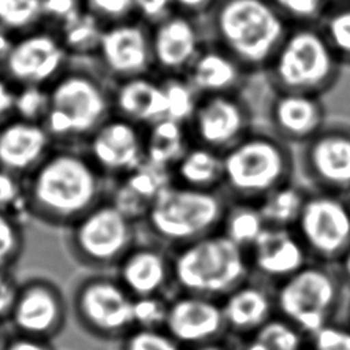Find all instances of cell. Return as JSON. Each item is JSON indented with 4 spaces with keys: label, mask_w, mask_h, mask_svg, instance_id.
<instances>
[{
    "label": "cell",
    "mask_w": 350,
    "mask_h": 350,
    "mask_svg": "<svg viewBox=\"0 0 350 350\" xmlns=\"http://www.w3.org/2000/svg\"><path fill=\"white\" fill-rule=\"evenodd\" d=\"M204 23L208 40L249 74L264 72L291 27L272 0H217Z\"/></svg>",
    "instance_id": "obj_1"
},
{
    "label": "cell",
    "mask_w": 350,
    "mask_h": 350,
    "mask_svg": "<svg viewBox=\"0 0 350 350\" xmlns=\"http://www.w3.org/2000/svg\"><path fill=\"white\" fill-rule=\"evenodd\" d=\"M25 189L30 215L53 224H74L101 202L103 180L90 159L59 150L30 172Z\"/></svg>",
    "instance_id": "obj_2"
},
{
    "label": "cell",
    "mask_w": 350,
    "mask_h": 350,
    "mask_svg": "<svg viewBox=\"0 0 350 350\" xmlns=\"http://www.w3.org/2000/svg\"><path fill=\"white\" fill-rule=\"evenodd\" d=\"M71 59L68 67L48 86L49 108L42 120L52 138L92 135L105 120L112 105L93 60Z\"/></svg>",
    "instance_id": "obj_3"
},
{
    "label": "cell",
    "mask_w": 350,
    "mask_h": 350,
    "mask_svg": "<svg viewBox=\"0 0 350 350\" xmlns=\"http://www.w3.org/2000/svg\"><path fill=\"white\" fill-rule=\"evenodd\" d=\"M223 186L234 201L258 204L279 186L293 180L295 170L290 144L265 131H249L223 153Z\"/></svg>",
    "instance_id": "obj_4"
},
{
    "label": "cell",
    "mask_w": 350,
    "mask_h": 350,
    "mask_svg": "<svg viewBox=\"0 0 350 350\" xmlns=\"http://www.w3.org/2000/svg\"><path fill=\"white\" fill-rule=\"evenodd\" d=\"M342 63L317 23L293 25L272 56L265 78L273 92L320 96L338 81Z\"/></svg>",
    "instance_id": "obj_5"
},
{
    "label": "cell",
    "mask_w": 350,
    "mask_h": 350,
    "mask_svg": "<svg viewBox=\"0 0 350 350\" xmlns=\"http://www.w3.org/2000/svg\"><path fill=\"white\" fill-rule=\"evenodd\" d=\"M174 282L189 294L223 299L249 280L247 252L223 232L179 246L171 260Z\"/></svg>",
    "instance_id": "obj_6"
},
{
    "label": "cell",
    "mask_w": 350,
    "mask_h": 350,
    "mask_svg": "<svg viewBox=\"0 0 350 350\" xmlns=\"http://www.w3.org/2000/svg\"><path fill=\"white\" fill-rule=\"evenodd\" d=\"M345 284L338 268L316 261L309 262L273 288L276 314L310 336L335 321Z\"/></svg>",
    "instance_id": "obj_7"
},
{
    "label": "cell",
    "mask_w": 350,
    "mask_h": 350,
    "mask_svg": "<svg viewBox=\"0 0 350 350\" xmlns=\"http://www.w3.org/2000/svg\"><path fill=\"white\" fill-rule=\"evenodd\" d=\"M227 206L217 190L171 183L159 194L145 220L156 237L183 246L219 232Z\"/></svg>",
    "instance_id": "obj_8"
},
{
    "label": "cell",
    "mask_w": 350,
    "mask_h": 350,
    "mask_svg": "<svg viewBox=\"0 0 350 350\" xmlns=\"http://www.w3.org/2000/svg\"><path fill=\"white\" fill-rule=\"evenodd\" d=\"M294 230L310 260L336 265L350 247V202L342 196L309 191Z\"/></svg>",
    "instance_id": "obj_9"
},
{
    "label": "cell",
    "mask_w": 350,
    "mask_h": 350,
    "mask_svg": "<svg viewBox=\"0 0 350 350\" xmlns=\"http://www.w3.org/2000/svg\"><path fill=\"white\" fill-rule=\"evenodd\" d=\"M71 56L56 29L42 25L15 38L0 71L15 86H49L70 64Z\"/></svg>",
    "instance_id": "obj_10"
},
{
    "label": "cell",
    "mask_w": 350,
    "mask_h": 350,
    "mask_svg": "<svg viewBox=\"0 0 350 350\" xmlns=\"http://www.w3.org/2000/svg\"><path fill=\"white\" fill-rule=\"evenodd\" d=\"M134 223L109 201L79 217L71 230V246L90 265L118 264L131 249Z\"/></svg>",
    "instance_id": "obj_11"
},
{
    "label": "cell",
    "mask_w": 350,
    "mask_h": 350,
    "mask_svg": "<svg viewBox=\"0 0 350 350\" xmlns=\"http://www.w3.org/2000/svg\"><path fill=\"white\" fill-rule=\"evenodd\" d=\"M299 167L313 191L350 197V126L325 124L302 144Z\"/></svg>",
    "instance_id": "obj_12"
},
{
    "label": "cell",
    "mask_w": 350,
    "mask_h": 350,
    "mask_svg": "<svg viewBox=\"0 0 350 350\" xmlns=\"http://www.w3.org/2000/svg\"><path fill=\"white\" fill-rule=\"evenodd\" d=\"M134 297L116 279H86L75 291V314L92 334L103 338L126 336L134 329Z\"/></svg>",
    "instance_id": "obj_13"
},
{
    "label": "cell",
    "mask_w": 350,
    "mask_h": 350,
    "mask_svg": "<svg viewBox=\"0 0 350 350\" xmlns=\"http://www.w3.org/2000/svg\"><path fill=\"white\" fill-rule=\"evenodd\" d=\"M92 60L113 82L153 74L150 26L138 18L104 26Z\"/></svg>",
    "instance_id": "obj_14"
},
{
    "label": "cell",
    "mask_w": 350,
    "mask_h": 350,
    "mask_svg": "<svg viewBox=\"0 0 350 350\" xmlns=\"http://www.w3.org/2000/svg\"><path fill=\"white\" fill-rule=\"evenodd\" d=\"M206 42L208 34L204 19L174 11L150 26L153 74L160 78L185 77Z\"/></svg>",
    "instance_id": "obj_15"
},
{
    "label": "cell",
    "mask_w": 350,
    "mask_h": 350,
    "mask_svg": "<svg viewBox=\"0 0 350 350\" xmlns=\"http://www.w3.org/2000/svg\"><path fill=\"white\" fill-rule=\"evenodd\" d=\"M190 123L200 145L224 153L252 131V113L238 93L201 96Z\"/></svg>",
    "instance_id": "obj_16"
},
{
    "label": "cell",
    "mask_w": 350,
    "mask_h": 350,
    "mask_svg": "<svg viewBox=\"0 0 350 350\" xmlns=\"http://www.w3.org/2000/svg\"><path fill=\"white\" fill-rule=\"evenodd\" d=\"M183 349L220 342L227 332L221 302L185 293L168 304L164 328Z\"/></svg>",
    "instance_id": "obj_17"
},
{
    "label": "cell",
    "mask_w": 350,
    "mask_h": 350,
    "mask_svg": "<svg viewBox=\"0 0 350 350\" xmlns=\"http://www.w3.org/2000/svg\"><path fill=\"white\" fill-rule=\"evenodd\" d=\"M10 321L16 334L49 340L66 321V305L59 288L41 279L18 287Z\"/></svg>",
    "instance_id": "obj_18"
},
{
    "label": "cell",
    "mask_w": 350,
    "mask_h": 350,
    "mask_svg": "<svg viewBox=\"0 0 350 350\" xmlns=\"http://www.w3.org/2000/svg\"><path fill=\"white\" fill-rule=\"evenodd\" d=\"M89 159L100 172L123 176L145 163V137L124 118L107 119L90 135Z\"/></svg>",
    "instance_id": "obj_19"
},
{
    "label": "cell",
    "mask_w": 350,
    "mask_h": 350,
    "mask_svg": "<svg viewBox=\"0 0 350 350\" xmlns=\"http://www.w3.org/2000/svg\"><path fill=\"white\" fill-rule=\"evenodd\" d=\"M252 271L280 283L310 262V256L294 228L267 226L247 250Z\"/></svg>",
    "instance_id": "obj_20"
},
{
    "label": "cell",
    "mask_w": 350,
    "mask_h": 350,
    "mask_svg": "<svg viewBox=\"0 0 350 350\" xmlns=\"http://www.w3.org/2000/svg\"><path fill=\"white\" fill-rule=\"evenodd\" d=\"M272 133L288 144H304L325 126L320 96L275 92L268 111Z\"/></svg>",
    "instance_id": "obj_21"
},
{
    "label": "cell",
    "mask_w": 350,
    "mask_h": 350,
    "mask_svg": "<svg viewBox=\"0 0 350 350\" xmlns=\"http://www.w3.org/2000/svg\"><path fill=\"white\" fill-rule=\"evenodd\" d=\"M51 138L42 123L7 120L0 126V168L15 175L30 174L49 154Z\"/></svg>",
    "instance_id": "obj_22"
},
{
    "label": "cell",
    "mask_w": 350,
    "mask_h": 350,
    "mask_svg": "<svg viewBox=\"0 0 350 350\" xmlns=\"http://www.w3.org/2000/svg\"><path fill=\"white\" fill-rule=\"evenodd\" d=\"M227 332L238 336H254L276 316L273 290L246 280L221 301Z\"/></svg>",
    "instance_id": "obj_23"
},
{
    "label": "cell",
    "mask_w": 350,
    "mask_h": 350,
    "mask_svg": "<svg viewBox=\"0 0 350 350\" xmlns=\"http://www.w3.org/2000/svg\"><path fill=\"white\" fill-rule=\"evenodd\" d=\"M171 176V170L145 161L120 176L109 202L133 223L146 219L159 194L172 183Z\"/></svg>",
    "instance_id": "obj_24"
},
{
    "label": "cell",
    "mask_w": 350,
    "mask_h": 350,
    "mask_svg": "<svg viewBox=\"0 0 350 350\" xmlns=\"http://www.w3.org/2000/svg\"><path fill=\"white\" fill-rule=\"evenodd\" d=\"M250 74L223 48L208 40L185 78L200 96L238 93Z\"/></svg>",
    "instance_id": "obj_25"
},
{
    "label": "cell",
    "mask_w": 350,
    "mask_h": 350,
    "mask_svg": "<svg viewBox=\"0 0 350 350\" xmlns=\"http://www.w3.org/2000/svg\"><path fill=\"white\" fill-rule=\"evenodd\" d=\"M112 105L135 124H149L165 118V96L160 77L138 75L115 82Z\"/></svg>",
    "instance_id": "obj_26"
},
{
    "label": "cell",
    "mask_w": 350,
    "mask_h": 350,
    "mask_svg": "<svg viewBox=\"0 0 350 350\" xmlns=\"http://www.w3.org/2000/svg\"><path fill=\"white\" fill-rule=\"evenodd\" d=\"M171 278V260L152 246L131 247L118 262V280L134 298L160 295Z\"/></svg>",
    "instance_id": "obj_27"
},
{
    "label": "cell",
    "mask_w": 350,
    "mask_h": 350,
    "mask_svg": "<svg viewBox=\"0 0 350 350\" xmlns=\"http://www.w3.org/2000/svg\"><path fill=\"white\" fill-rule=\"evenodd\" d=\"M172 170L179 185L198 190H217L224 182L223 153L200 144L190 146Z\"/></svg>",
    "instance_id": "obj_28"
},
{
    "label": "cell",
    "mask_w": 350,
    "mask_h": 350,
    "mask_svg": "<svg viewBox=\"0 0 350 350\" xmlns=\"http://www.w3.org/2000/svg\"><path fill=\"white\" fill-rule=\"evenodd\" d=\"M189 148L185 124L164 118L153 123L145 137V161L172 170Z\"/></svg>",
    "instance_id": "obj_29"
},
{
    "label": "cell",
    "mask_w": 350,
    "mask_h": 350,
    "mask_svg": "<svg viewBox=\"0 0 350 350\" xmlns=\"http://www.w3.org/2000/svg\"><path fill=\"white\" fill-rule=\"evenodd\" d=\"M265 227L267 223L258 204L234 201L227 206L220 232L247 252Z\"/></svg>",
    "instance_id": "obj_30"
},
{
    "label": "cell",
    "mask_w": 350,
    "mask_h": 350,
    "mask_svg": "<svg viewBox=\"0 0 350 350\" xmlns=\"http://www.w3.org/2000/svg\"><path fill=\"white\" fill-rule=\"evenodd\" d=\"M308 193L309 191L297 186L291 180L265 196L258 202V206L267 226L294 228L302 212Z\"/></svg>",
    "instance_id": "obj_31"
},
{
    "label": "cell",
    "mask_w": 350,
    "mask_h": 350,
    "mask_svg": "<svg viewBox=\"0 0 350 350\" xmlns=\"http://www.w3.org/2000/svg\"><path fill=\"white\" fill-rule=\"evenodd\" d=\"M56 30L71 57L93 59L101 40L104 25L83 10Z\"/></svg>",
    "instance_id": "obj_32"
},
{
    "label": "cell",
    "mask_w": 350,
    "mask_h": 350,
    "mask_svg": "<svg viewBox=\"0 0 350 350\" xmlns=\"http://www.w3.org/2000/svg\"><path fill=\"white\" fill-rule=\"evenodd\" d=\"M317 25L342 66H350V3L329 4Z\"/></svg>",
    "instance_id": "obj_33"
},
{
    "label": "cell",
    "mask_w": 350,
    "mask_h": 350,
    "mask_svg": "<svg viewBox=\"0 0 350 350\" xmlns=\"http://www.w3.org/2000/svg\"><path fill=\"white\" fill-rule=\"evenodd\" d=\"M44 23L42 0H0V29L14 38Z\"/></svg>",
    "instance_id": "obj_34"
},
{
    "label": "cell",
    "mask_w": 350,
    "mask_h": 350,
    "mask_svg": "<svg viewBox=\"0 0 350 350\" xmlns=\"http://www.w3.org/2000/svg\"><path fill=\"white\" fill-rule=\"evenodd\" d=\"M165 96V118L185 124L191 122L201 96L183 75L160 78Z\"/></svg>",
    "instance_id": "obj_35"
},
{
    "label": "cell",
    "mask_w": 350,
    "mask_h": 350,
    "mask_svg": "<svg viewBox=\"0 0 350 350\" xmlns=\"http://www.w3.org/2000/svg\"><path fill=\"white\" fill-rule=\"evenodd\" d=\"M268 350H306L308 336L280 316H273L256 335Z\"/></svg>",
    "instance_id": "obj_36"
},
{
    "label": "cell",
    "mask_w": 350,
    "mask_h": 350,
    "mask_svg": "<svg viewBox=\"0 0 350 350\" xmlns=\"http://www.w3.org/2000/svg\"><path fill=\"white\" fill-rule=\"evenodd\" d=\"M49 108V92L46 86L26 85L16 88L14 113L18 119L37 122L45 118Z\"/></svg>",
    "instance_id": "obj_37"
},
{
    "label": "cell",
    "mask_w": 350,
    "mask_h": 350,
    "mask_svg": "<svg viewBox=\"0 0 350 350\" xmlns=\"http://www.w3.org/2000/svg\"><path fill=\"white\" fill-rule=\"evenodd\" d=\"M0 211L14 219L22 213H30L26 189L18 179V175L0 168Z\"/></svg>",
    "instance_id": "obj_38"
},
{
    "label": "cell",
    "mask_w": 350,
    "mask_h": 350,
    "mask_svg": "<svg viewBox=\"0 0 350 350\" xmlns=\"http://www.w3.org/2000/svg\"><path fill=\"white\" fill-rule=\"evenodd\" d=\"M272 3L291 26L317 23L329 5L328 0H272Z\"/></svg>",
    "instance_id": "obj_39"
},
{
    "label": "cell",
    "mask_w": 350,
    "mask_h": 350,
    "mask_svg": "<svg viewBox=\"0 0 350 350\" xmlns=\"http://www.w3.org/2000/svg\"><path fill=\"white\" fill-rule=\"evenodd\" d=\"M168 304L161 295L135 297L133 301V317L135 328H164Z\"/></svg>",
    "instance_id": "obj_40"
},
{
    "label": "cell",
    "mask_w": 350,
    "mask_h": 350,
    "mask_svg": "<svg viewBox=\"0 0 350 350\" xmlns=\"http://www.w3.org/2000/svg\"><path fill=\"white\" fill-rule=\"evenodd\" d=\"M123 350H185L165 329L134 328L123 342Z\"/></svg>",
    "instance_id": "obj_41"
},
{
    "label": "cell",
    "mask_w": 350,
    "mask_h": 350,
    "mask_svg": "<svg viewBox=\"0 0 350 350\" xmlns=\"http://www.w3.org/2000/svg\"><path fill=\"white\" fill-rule=\"evenodd\" d=\"M83 7L104 26L135 18L134 0H83Z\"/></svg>",
    "instance_id": "obj_42"
},
{
    "label": "cell",
    "mask_w": 350,
    "mask_h": 350,
    "mask_svg": "<svg viewBox=\"0 0 350 350\" xmlns=\"http://www.w3.org/2000/svg\"><path fill=\"white\" fill-rule=\"evenodd\" d=\"M22 231L18 220L0 211V265L7 268L22 250Z\"/></svg>",
    "instance_id": "obj_43"
},
{
    "label": "cell",
    "mask_w": 350,
    "mask_h": 350,
    "mask_svg": "<svg viewBox=\"0 0 350 350\" xmlns=\"http://www.w3.org/2000/svg\"><path fill=\"white\" fill-rule=\"evenodd\" d=\"M306 350H350V327L335 321L308 336Z\"/></svg>",
    "instance_id": "obj_44"
},
{
    "label": "cell",
    "mask_w": 350,
    "mask_h": 350,
    "mask_svg": "<svg viewBox=\"0 0 350 350\" xmlns=\"http://www.w3.org/2000/svg\"><path fill=\"white\" fill-rule=\"evenodd\" d=\"M83 10V0H42L44 22L53 29H59Z\"/></svg>",
    "instance_id": "obj_45"
},
{
    "label": "cell",
    "mask_w": 350,
    "mask_h": 350,
    "mask_svg": "<svg viewBox=\"0 0 350 350\" xmlns=\"http://www.w3.org/2000/svg\"><path fill=\"white\" fill-rule=\"evenodd\" d=\"M134 11L135 18L148 26H153L175 10L172 0H134Z\"/></svg>",
    "instance_id": "obj_46"
},
{
    "label": "cell",
    "mask_w": 350,
    "mask_h": 350,
    "mask_svg": "<svg viewBox=\"0 0 350 350\" xmlns=\"http://www.w3.org/2000/svg\"><path fill=\"white\" fill-rule=\"evenodd\" d=\"M175 12L204 19L215 7L217 0H172Z\"/></svg>",
    "instance_id": "obj_47"
},
{
    "label": "cell",
    "mask_w": 350,
    "mask_h": 350,
    "mask_svg": "<svg viewBox=\"0 0 350 350\" xmlns=\"http://www.w3.org/2000/svg\"><path fill=\"white\" fill-rule=\"evenodd\" d=\"M16 88L0 71V126L5 123L10 113H14Z\"/></svg>",
    "instance_id": "obj_48"
},
{
    "label": "cell",
    "mask_w": 350,
    "mask_h": 350,
    "mask_svg": "<svg viewBox=\"0 0 350 350\" xmlns=\"http://www.w3.org/2000/svg\"><path fill=\"white\" fill-rule=\"evenodd\" d=\"M4 350H53L48 340L16 334L14 338L7 339Z\"/></svg>",
    "instance_id": "obj_49"
},
{
    "label": "cell",
    "mask_w": 350,
    "mask_h": 350,
    "mask_svg": "<svg viewBox=\"0 0 350 350\" xmlns=\"http://www.w3.org/2000/svg\"><path fill=\"white\" fill-rule=\"evenodd\" d=\"M16 293H18V287L15 286L11 278H8L0 286V320L10 317L12 306L15 304Z\"/></svg>",
    "instance_id": "obj_50"
},
{
    "label": "cell",
    "mask_w": 350,
    "mask_h": 350,
    "mask_svg": "<svg viewBox=\"0 0 350 350\" xmlns=\"http://www.w3.org/2000/svg\"><path fill=\"white\" fill-rule=\"evenodd\" d=\"M14 41H15V38L12 36H10L7 31L0 29V63L4 60V57L11 51Z\"/></svg>",
    "instance_id": "obj_51"
},
{
    "label": "cell",
    "mask_w": 350,
    "mask_h": 350,
    "mask_svg": "<svg viewBox=\"0 0 350 350\" xmlns=\"http://www.w3.org/2000/svg\"><path fill=\"white\" fill-rule=\"evenodd\" d=\"M343 280L346 284H350V247L346 250V253L342 256V258L336 264Z\"/></svg>",
    "instance_id": "obj_52"
},
{
    "label": "cell",
    "mask_w": 350,
    "mask_h": 350,
    "mask_svg": "<svg viewBox=\"0 0 350 350\" xmlns=\"http://www.w3.org/2000/svg\"><path fill=\"white\" fill-rule=\"evenodd\" d=\"M241 350H268V349H267V346L264 343H261L258 339L252 336L250 340Z\"/></svg>",
    "instance_id": "obj_53"
},
{
    "label": "cell",
    "mask_w": 350,
    "mask_h": 350,
    "mask_svg": "<svg viewBox=\"0 0 350 350\" xmlns=\"http://www.w3.org/2000/svg\"><path fill=\"white\" fill-rule=\"evenodd\" d=\"M190 350H231L228 346L223 345L221 342H215V343H209V345H204L200 347H194Z\"/></svg>",
    "instance_id": "obj_54"
},
{
    "label": "cell",
    "mask_w": 350,
    "mask_h": 350,
    "mask_svg": "<svg viewBox=\"0 0 350 350\" xmlns=\"http://www.w3.org/2000/svg\"><path fill=\"white\" fill-rule=\"evenodd\" d=\"M8 278H10V276L7 275V271H5V268L0 265V286H1V284H3V283H4V282L8 279Z\"/></svg>",
    "instance_id": "obj_55"
},
{
    "label": "cell",
    "mask_w": 350,
    "mask_h": 350,
    "mask_svg": "<svg viewBox=\"0 0 350 350\" xmlns=\"http://www.w3.org/2000/svg\"><path fill=\"white\" fill-rule=\"evenodd\" d=\"M5 343H7V338H5L4 332H3V331H1V328H0V350H4Z\"/></svg>",
    "instance_id": "obj_56"
},
{
    "label": "cell",
    "mask_w": 350,
    "mask_h": 350,
    "mask_svg": "<svg viewBox=\"0 0 350 350\" xmlns=\"http://www.w3.org/2000/svg\"><path fill=\"white\" fill-rule=\"evenodd\" d=\"M340 3H350V0H328V4H340Z\"/></svg>",
    "instance_id": "obj_57"
},
{
    "label": "cell",
    "mask_w": 350,
    "mask_h": 350,
    "mask_svg": "<svg viewBox=\"0 0 350 350\" xmlns=\"http://www.w3.org/2000/svg\"><path fill=\"white\" fill-rule=\"evenodd\" d=\"M347 325L350 327V302H349V308H347Z\"/></svg>",
    "instance_id": "obj_58"
},
{
    "label": "cell",
    "mask_w": 350,
    "mask_h": 350,
    "mask_svg": "<svg viewBox=\"0 0 350 350\" xmlns=\"http://www.w3.org/2000/svg\"><path fill=\"white\" fill-rule=\"evenodd\" d=\"M349 202H350V200H349Z\"/></svg>",
    "instance_id": "obj_59"
}]
</instances>
